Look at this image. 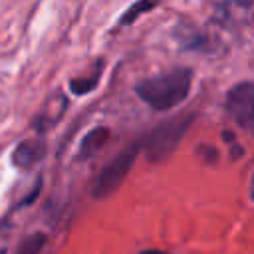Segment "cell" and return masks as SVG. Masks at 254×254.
<instances>
[{"instance_id":"cell-1","label":"cell","mask_w":254,"mask_h":254,"mask_svg":"<svg viewBox=\"0 0 254 254\" xmlns=\"http://www.w3.org/2000/svg\"><path fill=\"white\" fill-rule=\"evenodd\" d=\"M190 85H192V69L175 67V69L141 79L135 85V93L151 109L169 111L179 107L189 97Z\"/></svg>"},{"instance_id":"cell-2","label":"cell","mask_w":254,"mask_h":254,"mask_svg":"<svg viewBox=\"0 0 254 254\" xmlns=\"http://www.w3.org/2000/svg\"><path fill=\"white\" fill-rule=\"evenodd\" d=\"M192 121H194V113H181L155 125L139 143V147L145 151L147 161L151 163L167 161L173 155V151L179 147L181 139L185 137Z\"/></svg>"},{"instance_id":"cell-3","label":"cell","mask_w":254,"mask_h":254,"mask_svg":"<svg viewBox=\"0 0 254 254\" xmlns=\"http://www.w3.org/2000/svg\"><path fill=\"white\" fill-rule=\"evenodd\" d=\"M141 147L139 143H133L125 149H121L99 173L95 185H93V196L95 198H107L111 196L119 187L121 183L125 181V177L129 175V171L133 169L135 165V159L139 155Z\"/></svg>"},{"instance_id":"cell-4","label":"cell","mask_w":254,"mask_h":254,"mask_svg":"<svg viewBox=\"0 0 254 254\" xmlns=\"http://www.w3.org/2000/svg\"><path fill=\"white\" fill-rule=\"evenodd\" d=\"M224 109L238 123V127L250 131L254 125V83L246 79L232 85L226 91Z\"/></svg>"},{"instance_id":"cell-5","label":"cell","mask_w":254,"mask_h":254,"mask_svg":"<svg viewBox=\"0 0 254 254\" xmlns=\"http://www.w3.org/2000/svg\"><path fill=\"white\" fill-rule=\"evenodd\" d=\"M46 155V143L42 139H24L16 145L14 153H12V163L14 167L28 171L32 167H36Z\"/></svg>"},{"instance_id":"cell-6","label":"cell","mask_w":254,"mask_h":254,"mask_svg":"<svg viewBox=\"0 0 254 254\" xmlns=\"http://www.w3.org/2000/svg\"><path fill=\"white\" fill-rule=\"evenodd\" d=\"M111 137V131L107 127H95L91 129L89 133H85V137L79 141V151H77V157L83 161V159H89L91 155H95L97 151L103 149V145L107 143V139Z\"/></svg>"},{"instance_id":"cell-7","label":"cell","mask_w":254,"mask_h":254,"mask_svg":"<svg viewBox=\"0 0 254 254\" xmlns=\"http://www.w3.org/2000/svg\"><path fill=\"white\" fill-rule=\"evenodd\" d=\"M101 71H103V62L99 60L97 65H93V67L89 69V73L77 75V77H71V79H69V91H71L73 95H85V93L93 91L95 85L99 83Z\"/></svg>"},{"instance_id":"cell-8","label":"cell","mask_w":254,"mask_h":254,"mask_svg":"<svg viewBox=\"0 0 254 254\" xmlns=\"http://www.w3.org/2000/svg\"><path fill=\"white\" fill-rule=\"evenodd\" d=\"M177 36L185 50H202V52L208 50V36H204L194 28H189L187 32H179Z\"/></svg>"},{"instance_id":"cell-9","label":"cell","mask_w":254,"mask_h":254,"mask_svg":"<svg viewBox=\"0 0 254 254\" xmlns=\"http://www.w3.org/2000/svg\"><path fill=\"white\" fill-rule=\"evenodd\" d=\"M46 240H48L46 232H34V234L26 236V238L20 242L16 254H40V250L44 248Z\"/></svg>"},{"instance_id":"cell-10","label":"cell","mask_w":254,"mask_h":254,"mask_svg":"<svg viewBox=\"0 0 254 254\" xmlns=\"http://www.w3.org/2000/svg\"><path fill=\"white\" fill-rule=\"evenodd\" d=\"M153 8H157V2H135V4H131V6L121 14L119 24H121V26H125V24H133L141 14H145V12L153 10Z\"/></svg>"},{"instance_id":"cell-11","label":"cell","mask_w":254,"mask_h":254,"mask_svg":"<svg viewBox=\"0 0 254 254\" xmlns=\"http://www.w3.org/2000/svg\"><path fill=\"white\" fill-rule=\"evenodd\" d=\"M198 153H200L202 157H206V155H208V159H206V161H214V159H218V151H216L214 147H204V145H202V147L198 149Z\"/></svg>"},{"instance_id":"cell-12","label":"cell","mask_w":254,"mask_h":254,"mask_svg":"<svg viewBox=\"0 0 254 254\" xmlns=\"http://www.w3.org/2000/svg\"><path fill=\"white\" fill-rule=\"evenodd\" d=\"M222 141H226L228 145H232V143H236V137H234L232 131H222Z\"/></svg>"},{"instance_id":"cell-13","label":"cell","mask_w":254,"mask_h":254,"mask_svg":"<svg viewBox=\"0 0 254 254\" xmlns=\"http://www.w3.org/2000/svg\"><path fill=\"white\" fill-rule=\"evenodd\" d=\"M139 254H169V252H165V250H159V248H145V250H141Z\"/></svg>"},{"instance_id":"cell-14","label":"cell","mask_w":254,"mask_h":254,"mask_svg":"<svg viewBox=\"0 0 254 254\" xmlns=\"http://www.w3.org/2000/svg\"><path fill=\"white\" fill-rule=\"evenodd\" d=\"M0 254H6V250H4V248H0Z\"/></svg>"}]
</instances>
